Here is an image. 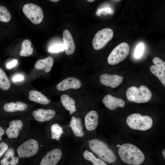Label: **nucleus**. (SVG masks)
<instances>
[{
    "mask_svg": "<svg viewBox=\"0 0 165 165\" xmlns=\"http://www.w3.org/2000/svg\"><path fill=\"white\" fill-rule=\"evenodd\" d=\"M165 150L164 149L162 152V155L164 158H165Z\"/></svg>",
    "mask_w": 165,
    "mask_h": 165,
    "instance_id": "obj_37",
    "label": "nucleus"
},
{
    "mask_svg": "<svg viewBox=\"0 0 165 165\" xmlns=\"http://www.w3.org/2000/svg\"><path fill=\"white\" fill-rule=\"evenodd\" d=\"M151 72L156 76L162 84L165 86V73L163 70L155 65H152L150 68Z\"/></svg>",
    "mask_w": 165,
    "mask_h": 165,
    "instance_id": "obj_26",
    "label": "nucleus"
},
{
    "mask_svg": "<svg viewBox=\"0 0 165 165\" xmlns=\"http://www.w3.org/2000/svg\"><path fill=\"white\" fill-rule=\"evenodd\" d=\"M11 18V15L7 8L2 6H0V21L7 22Z\"/></svg>",
    "mask_w": 165,
    "mask_h": 165,
    "instance_id": "obj_27",
    "label": "nucleus"
},
{
    "mask_svg": "<svg viewBox=\"0 0 165 165\" xmlns=\"http://www.w3.org/2000/svg\"><path fill=\"white\" fill-rule=\"evenodd\" d=\"M54 110L52 109H38L32 112L35 119L39 122H44L50 120L55 116Z\"/></svg>",
    "mask_w": 165,
    "mask_h": 165,
    "instance_id": "obj_13",
    "label": "nucleus"
},
{
    "mask_svg": "<svg viewBox=\"0 0 165 165\" xmlns=\"http://www.w3.org/2000/svg\"><path fill=\"white\" fill-rule=\"evenodd\" d=\"M22 10L26 16L34 24H38L43 20L42 10L37 5L31 3L26 4L24 6Z\"/></svg>",
    "mask_w": 165,
    "mask_h": 165,
    "instance_id": "obj_6",
    "label": "nucleus"
},
{
    "mask_svg": "<svg viewBox=\"0 0 165 165\" xmlns=\"http://www.w3.org/2000/svg\"><path fill=\"white\" fill-rule=\"evenodd\" d=\"M50 130L52 139L59 141L61 135L63 134V128L58 124L55 123L51 126Z\"/></svg>",
    "mask_w": 165,
    "mask_h": 165,
    "instance_id": "obj_25",
    "label": "nucleus"
},
{
    "mask_svg": "<svg viewBox=\"0 0 165 165\" xmlns=\"http://www.w3.org/2000/svg\"><path fill=\"white\" fill-rule=\"evenodd\" d=\"M64 50L63 44H59L53 45L50 46L49 49V51L53 53H58L63 51Z\"/></svg>",
    "mask_w": 165,
    "mask_h": 165,
    "instance_id": "obj_29",
    "label": "nucleus"
},
{
    "mask_svg": "<svg viewBox=\"0 0 165 165\" xmlns=\"http://www.w3.org/2000/svg\"><path fill=\"white\" fill-rule=\"evenodd\" d=\"M5 133V130L2 127H0V141L1 139V136H2Z\"/></svg>",
    "mask_w": 165,
    "mask_h": 165,
    "instance_id": "obj_36",
    "label": "nucleus"
},
{
    "mask_svg": "<svg viewBox=\"0 0 165 165\" xmlns=\"http://www.w3.org/2000/svg\"><path fill=\"white\" fill-rule=\"evenodd\" d=\"M81 86L80 80L74 77L67 78L58 83L56 88L60 91H65L69 89H78Z\"/></svg>",
    "mask_w": 165,
    "mask_h": 165,
    "instance_id": "obj_11",
    "label": "nucleus"
},
{
    "mask_svg": "<svg viewBox=\"0 0 165 165\" xmlns=\"http://www.w3.org/2000/svg\"><path fill=\"white\" fill-rule=\"evenodd\" d=\"M60 99L63 106L67 110L69 111L70 114L76 111L75 101L73 98L67 94H63L61 96Z\"/></svg>",
    "mask_w": 165,
    "mask_h": 165,
    "instance_id": "obj_19",
    "label": "nucleus"
},
{
    "mask_svg": "<svg viewBox=\"0 0 165 165\" xmlns=\"http://www.w3.org/2000/svg\"><path fill=\"white\" fill-rule=\"evenodd\" d=\"M69 127H71L73 133L76 137H81L84 136L82 126L79 118L72 117Z\"/></svg>",
    "mask_w": 165,
    "mask_h": 165,
    "instance_id": "obj_17",
    "label": "nucleus"
},
{
    "mask_svg": "<svg viewBox=\"0 0 165 165\" xmlns=\"http://www.w3.org/2000/svg\"><path fill=\"white\" fill-rule=\"evenodd\" d=\"M63 37L66 54L68 55L73 54L75 50V45L71 33L68 30L65 29L63 31Z\"/></svg>",
    "mask_w": 165,
    "mask_h": 165,
    "instance_id": "obj_14",
    "label": "nucleus"
},
{
    "mask_svg": "<svg viewBox=\"0 0 165 165\" xmlns=\"http://www.w3.org/2000/svg\"><path fill=\"white\" fill-rule=\"evenodd\" d=\"M118 153L121 160L129 165H140L145 159L143 152L136 146L130 143L121 145Z\"/></svg>",
    "mask_w": 165,
    "mask_h": 165,
    "instance_id": "obj_1",
    "label": "nucleus"
},
{
    "mask_svg": "<svg viewBox=\"0 0 165 165\" xmlns=\"http://www.w3.org/2000/svg\"><path fill=\"white\" fill-rule=\"evenodd\" d=\"M53 64V58L49 57L45 59L38 60L36 62L35 67L38 69H44L45 72H48L52 68Z\"/></svg>",
    "mask_w": 165,
    "mask_h": 165,
    "instance_id": "obj_21",
    "label": "nucleus"
},
{
    "mask_svg": "<svg viewBox=\"0 0 165 165\" xmlns=\"http://www.w3.org/2000/svg\"><path fill=\"white\" fill-rule=\"evenodd\" d=\"M38 142L34 139H29L24 142L18 148L17 152L19 157L28 158L35 155L38 151Z\"/></svg>",
    "mask_w": 165,
    "mask_h": 165,
    "instance_id": "obj_8",
    "label": "nucleus"
},
{
    "mask_svg": "<svg viewBox=\"0 0 165 165\" xmlns=\"http://www.w3.org/2000/svg\"><path fill=\"white\" fill-rule=\"evenodd\" d=\"M98 115L97 112L94 110L89 112L85 117V124L86 129L92 131L97 128L98 122Z\"/></svg>",
    "mask_w": 165,
    "mask_h": 165,
    "instance_id": "obj_16",
    "label": "nucleus"
},
{
    "mask_svg": "<svg viewBox=\"0 0 165 165\" xmlns=\"http://www.w3.org/2000/svg\"><path fill=\"white\" fill-rule=\"evenodd\" d=\"M10 82L4 71L0 68V88L4 90H9L10 87Z\"/></svg>",
    "mask_w": 165,
    "mask_h": 165,
    "instance_id": "obj_24",
    "label": "nucleus"
},
{
    "mask_svg": "<svg viewBox=\"0 0 165 165\" xmlns=\"http://www.w3.org/2000/svg\"><path fill=\"white\" fill-rule=\"evenodd\" d=\"M102 102L106 107L112 111L116 110L118 107H123L125 105V102L122 99L109 94L105 96Z\"/></svg>",
    "mask_w": 165,
    "mask_h": 165,
    "instance_id": "obj_12",
    "label": "nucleus"
},
{
    "mask_svg": "<svg viewBox=\"0 0 165 165\" xmlns=\"http://www.w3.org/2000/svg\"><path fill=\"white\" fill-rule=\"evenodd\" d=\"M31 41L28 39L24 40L22 42L21 50L20 55L21 56H27L32 54L33 52V48L31 46Z\"/></svg>",
    "mask_w": 165,
    "mask_h": 165,
    "instance_id": "obj_23",
    "label": "nucleus"
},
{
    "mask_svg": "<svg viewBox=\"0 0 165 165\" xmlns=\"http://www.w3.org/2000/svg\"><path fill=\"white\" fill-rule=\"evenodd\" d=\"M91 150L103 160L109 163L115 162L116 157L113 151L105 142L94 139L89 141Z\"/></svg>",
    "mask_w": 165,
    "mask_h": 165,
    "instance_id": "obj_2",
    "label": "nucleus"
},
{
    "mask_svg": "<svg viewBox=\"0 0 165 165\" xmlns=\"http://www.w3.org/2000/svg\"><path fill=\"white\" fill-rule=\"evenodd\" d=\"M100 79L102 84L114 88L118 86L123 82V78L117 75L104 74L100 76Z\"/></svg>",
    "mask_w": 165,
    "mask_h": 165,
    "instance_id": "obj_9",
    "label": "nucleus"
},
{
    "mask_svg": "<svg viewBox=\"0 0 165 165\" xmlns=\"http://www.w3.org/2000/svg\"><path fill=\"white\" fill-rule=\"evenodd\" d=\"M62 155L60 149H54L48 152L42 158L40 165H56L60 160Z\"/></svg>",
    "mask_w": 165,
    "mask_h": 165,
    "instance_id": "obj_10",
    "label": "nucleus"
},
{
    "mask_svg": "<svg viewBox=\"0 0 165 165\" xmlns=\"http://www.w3.org/2000/svg\"><path fill=\"white\" fill-rule=\"evenodd\" d=\"M50 1L54 2H57L59 1L58 0H51Z\"/></svg>",
    "mask_w": 165,
    "mask_h": 165,
    "instance_id": "obj_39",
    "label": "nucleus"
},
{
    "mask_svg": "<svg viewBox=\"0 0 165 165\" xmlns=\"http://www.w3.org/2000/svg\"><path fill=\"white\" fill-rule=\"evenodd\" d=\"M28 98L30 100L42 105L49 104L50 100L38 91L32 90L30 91Z\"/></svg>",
    "mask_w": 165,
    "mask_h": 165,
    "instance_id": "obj_18",
    "label": "nucleus"
},
{
    "mask_svg": "<svg viewBox=\"0 0 165 165\" xmlns=\"http://www.w3.org/2000/svg\"><path fill=\"white\" fill-rule=\"evenodd\" d=\"M153 63L156 67L165 71V62L158 57H155L152 60Z\"/></svg>",
    "mask_w": 165,
    "mask_h": 165,
    "instance_id": "obj_28",
    "label": "nucleus"
},
{
    "mask_svg": "<svg viewBox=\"0 0 165 165\" xmlns=\"http://www.w3.org/2000/svg\"><path fill=\"white\" fill-rule=\"evenodd\" d=\"M130 46L125 42L120 43L112 50L108 59V63L111 65L116 64L124 60L129 54Z\"/></svg>",
    "mask_w": 165,
    "mask_h": 165,
    "instance_id": "obj_5",
    "label": "nucleus"
},
{
    "mask_svg": "<svg viewBox=\"0 0 165 165\" xmlns=\"http://www.w3.org/2000/svg\"><path fill=\"white\" fill-rule=\"evenodd\" d=\"M87 1L90 2H92L94 1V0H87Z\"/></svg>",
    "mask_w": 165,
    "mask_h": 165,
    "instance_id": "obj_38",
    "label": "nucleus"
},
{
    "mask_svg": "<svg viewBox=\"0 0 165 165\" xmlns=\"http://www.w3.org/2000/svg\"><path fill=\"white\" fill-rule=\"evenodd\" d=\"M116 146L117 147L119 148L121 146V145L118 144Z\"/></svg>",
    "mask_w": 165,
    "mask_h": 165,
    "instance_id": "obj_40",
    "label": "nucleus"
},
{
    "mask_svg": "<svg viewBox=\"0 0 165 165\" xmlns=\"http://www.w3.org/2000/svg\"><path fill=\"white\" fill-rule=\"evenodd\" d=\"M113 36V31L110 28H105L99 31L95 35L92 40L94 48L97 50L101 49L112 39Z\"/></svg>",
    "mask_w": 165,
    "mask_h": 165,
    "instance_id": "obj_7",
    "label": "nucleus"
},
{
    "mask_svg": "<svg viewBox=\"0 0 165 165\" xmlns=\"http://www.w3.org/2000/svg\"><path fill=\"white\" fill-rule=\"evenodd\" d=\"M111 10L110 8H106L104 9H99L96 13V15L100 16L102 14L104 15H106L111 13Z\"/></svg>",
    "mask_w": 165,
    "mask_h": 165,
    "instance_id": "obj_31",
    "label": "nucleus"
},
{
    "mask_svg": "<svg viewBox=\"0 0 165 165\" xmlns=\"http://www.w3.org/2000/svg\"><path fill=\"white\" fill-rule=\"evenodd\" d=\"M128 127L133 130L145 131L151 128L153 124L152 118L147 115L142 116L135 113L129 116L126 120Z\"/></svg>",
    "mask_w": 165,
    "mask_h": 165,
    "instance_id": "obj_4",
    "label": "nucleus"
},
{
    "mask_svg": "<svg viewBox=\"0 0 165 165\" xmlns=\"http://www.w3.org/2000/svg\"><path fill=\"white\" fill-rule=\"evenodd\" d=\"M8 148L7 145L4 142L0 143V157H1L6 151Z\"/></svg>",
    "mask_w": 165,
    "mask_h": 165,
    "instance_id": "obj_32",
    "label": "nucleus"
},
{
    "mask_svg": "<svg viewBox=\"0 0 165 165\" xmlns=\"http://www.w3.org/2000/svg\"><path fill=\"white\" fill-rule=\"evenodd\" d=\"M83 157L86 160L91 162L93 165H107L105 162L96 157L91 152L85 150L83 154Z\"/></svg>",
    "mask_w": 165,
    "mask_h": 165,
    "instance_id": "obj_22",
    "label": "nucleus"
},
{
    "mask_svg": "<svg viewBox=\"0 0 165 165\" xmlns=\"http://www.w3.org/2000/svg\"><path fill=\"white\" fill-rule=\"evenodd\" d=\"M17 63V61L16 60H14L8 63L6 65V67L8 68H11L15 66Z\"/></svg>",
    "mask_w": 165,
    "mask_h": 165,
    "instance_id": "obj_33",
    "label": "nucleus"
},
{
    "mask_svg": "<svg viewBox=\"0 0 165 165\" xmlns=\"http://www.w3.org/2000/svg\"><path fill=\"white\" fill-rule=\"evenodd\" d=\"M126 94L128 101L138 103L147 102L152 97L150 90L144 85L140 86L138 88L134 86H130L127 90Z\"/></svg>",
    "mask_w": 165,
    "mask_h": 165,
    "instance_id": "obj_3",
    "label": "nucleus"
},
{
    "mask_svg": "<svg viewBox=\"0 0 165 165\" xmlns=\"http://www.w3.org/2000/svg\"><path fill=\"white\" fill-rule=\"evenodd\" d=\"M27 105L22 102L17 101L16 103L11 102L6 103L4 106L5 111L9 112H13L18 111H23L27 108Z\"/></svg>",
    "mask_w": 165,
    "mask_h": 165,
    "instance_id": "obj_20",
    "label": "nucleus"
},
{
    "mask_svg": "<svg viewBox=\"0 0 165 165\" xmlns=\"http://www.w3.org/2000/svg\"><path fill=\"white\" fill-rule=\"evenodd\" d=\"M144 49V46L142 44L140 43L138 44L134 52V57L137 58L140 57L143 53Z\"/></svg>",
    "mask_w": 165,
    "mask_h": 165,
    "instance_id": "obj_30",
    "label": "nucleus"
},
{
    "mask_svg": "<svg viewBox=\"0 0 165 165\" xmlns=\"http://www.w3.org/2000/svg\"><path fill=\"white\" fill-rule=\"evenodd\" d=\"M24 79V76L21 75H18L15 76L13 79V82H16L23 80Z\"/></svg>",
    "mask_w": 165,
    "mask_h": 165,
    "instance_id": "obj_34",
    "label": "nucleus"
},
{
    "mask_svg": "<svg viewBox=\"0 0 165 165\" xmlns=\"http://www.w3.org/2000/svg\"><path fill=\"white\" fill-rule=\"evenodd\" d=\"M19 160V158L18 157L14 156L13 157L10 161L9 163V165H16L18 162Z\"/></svg>",
    "mask_w": 165,
    "mask_h": 165,
    "instance_id": "obj_35",
    "label": "nucleus"
},
{
    "mask_svg": "<svg viewBox=\"0 0 165 165\" xmlns=\"http://www.w3.org/2000/svg\"><path fill=\"white\" fill-rule=\"evenodd\" d=\"M23 126V122L20 120L16 119L11 121L9 123V127L6 130L8 137L9 138H17Z\"/></svg>",
    "mask_w": 165,
    "mask_h": 165,
    "instance_id": "obj_15",
    "label": "nucleus"
}]
</instances>
